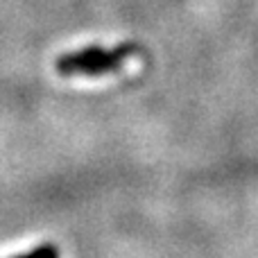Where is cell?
<instances>
[{"label":"cell","mask_w":258,"mask_h":258,"mask_svg":"<svg viewBox=\"0 0 258 258\" xmlns=\"http://www.w3.org/2000/svg\"><path fill=\"white\" fill-rule=\"evenodd\" d=\"M136 52V45H118L113 50H104L100 45H89L77 52L61 54L57 59V73L59 75H104V73H113L127 61V57Z\"/></svg>","instance_id":"cell-1"},{"label":"cell","mask_w":258,"mask_h":258,"mask_svg":"<svg viewBox=\"0 0 258 258\" xmlns=\"http://www.w3.org/2000/svg\"><path fill=\"white\" fill-rule=\"evenodd\" d=\"M14 258H59V249L54 245H41L36 249L27 251L23 256H14Z\"/></svg>","instance_id":"cell-2"}]
</instances>
